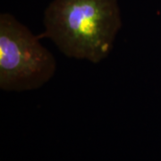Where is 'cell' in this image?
<instances>
[{"label":"cell","instance_id":"7a4b0ae2","mask_svg":"<svg viewBox=\"0 0 161 161\" xmlns=\"http://www.w3.org/2000/svg\"><path fill=\"white\" fill-rule=\"evenodd\" d=\"M40 37L11 14L0 17V88L23 92L41 87L56 71L51 53L41 46Z\"/></svg>","mask_w":161,"mask_h":161},{"label":"cell","instance_id":"6da1fadb","mask_svg":"<svg viewBox=\"0 0 161 161\" xmlns=\"http://www.w3.org/2000/svg\"><path fill=\"white\" fill-rule=\"evenodd\" d=\"M45 32L64 55L98 63L121 28L117 0H54L45 12Z\"/></svg>","mask_w":161,"mask_h":161}]
</instances>
